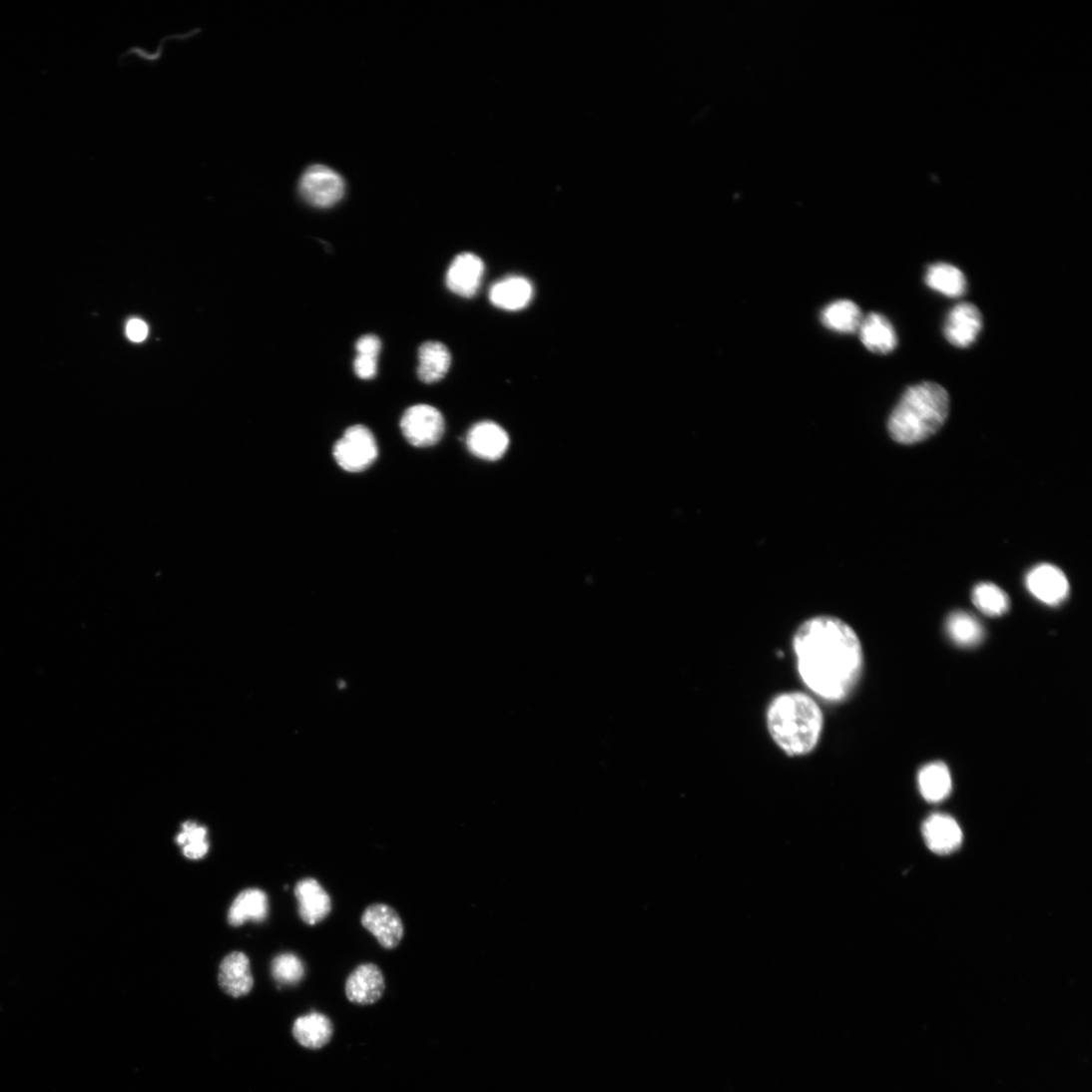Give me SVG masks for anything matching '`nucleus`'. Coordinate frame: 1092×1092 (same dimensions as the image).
I'll list each match as a JSON object with an SVG mask.
<instances>
[{"label":"nucleus","instance_id":"9","mask_svg":"<svg viewBox=\"0 0 1092 1092\" xmlns=\"http://www.w3.org/2000/svg\"><path fill=\"white\" fill-rule=\"evenodd\" d=\"M298 914L307 925L325 920L332 911V899L327 890L315 878H303L294 887Z\"/></svg>","mask_w":1092,"mask_h":1092},{"label":"nucleus","instance_id":"16","mask_svg":"<svg viewBox=\"0 0 1092 1092\" xmlns=\"http://www.w3.org/2000/svg\"><path fill=\"white\" fill-rule=\"evenodd\" d=\"M333 1034L332 1021L320 1012H310L298 1018L292 1026V1036L295 1041L310 1050H319L327 1046Z\"/></svg>","mask_w":1092,"mask_h":1092},{"label":"nucleus","instance_id":"7","mask_svg":"<svg viewBox=\"0 0 1092 1092\" xmlns=\"http://www.w3.org/2000/svg\"><path fill=\"white\" fill-rule=\"evenodd\" d=\"M401 430L407 441L417 447L433 446L444 434L442 414L429 405L409 408L401 419Z\"/></svg>","mask_w":1092,"mask_h":1092},{"label":"nucleus","instance_id":"8","mask_svg":"<svg viewBox=\"0 0 1092 1092\" xmlns=\"http://www.w3.org/2000/svg\"><path fill=\"white\" fill-rule=\"evenodd\" d=\"M1029 592L1049 606H1057L1069 595V582L1057 567L1042 564L1033 568L1026 577Z\"/></svg>","mask_w":1092,"mask_h":1092},{"label":"nucleus","instance_id":"10","mask_svg":"<svg viewBox=\"0 0 1092 1092\" xmlns=\"http://www.w3.org/2000/svg\"><path fill=\"white\" fill-rule=\"evenodd\" d=\"M982 325L979 308L973 303L961 302L950 310L944 333L952 345L967 348L978 338Z\"/></svg>","mask_w":1092,"mask_h":1092},{"label":"nucleus","instance_id":"27","mask_svg":"<svg viewBox=\"0 0 1092 1092\" xmlns=\"http://www.w3.org/2000/svg\"><path fill=\"white\" fill-rule=\"evenodd\" d=\"M381 342L375 335H364L356 342L354 371L361 379H371L377 373V359Z\"/></svg>","mask_w":1092,"mask_h":1092},{"label":"nucleus","instance_id":"25","mask_svg":"<svg viewBox=\"0 0 1092 1092\" xmlns=\"http://www.w3.org/2000/svg\"><path fill=\"white\" fill-rule=\"evenodd\" d=\"M972 601L987 616H1001L1010 608L1008 595L992 583L978 584L972 592Z\"/></svg>","mask_w":1092,"mask_h":1092},{"label":"nucleus","instance_id":"22","mask_svg":"<svg viewBox=\"0 0 1092 1092\" xmlns=\"http://www.w3.org/2000/svg\"><path fill=\"white\" fill-rule=\"evenodd\" d=\"M928 287L949 297H960L966 292L967 280L964 273L949 264L930 266L924 276Z\"/></svg>","mask_w":1092,"mask_h":1092},{"label":"nucleus","instance_id":"19","mask_svg":"<svg viewBox=\"0 0 1092 1092\" xmlns=\"http://www.w3.org/2000/svg\"><path fill=\"white\" fill-rule=\"evenodd\" d=\"M918 789L928 803H941L952 792V778L948 767L941 762L922 767L917 776Z\"/></svg>","mask_w":1092,"mask_h":1092},{"label":"nucleus","instance_id":"17","mask_svg":"<svg viewBox=\"0 0 1092 1092\" xmlns=\"http://www.w3.org/2000/svg\"><path fill=\"white\" fill-rule=\"evenodd\" d=\"M489 297L491 302L505 310H519L526 307L533 297L531 282L518 275L507 276L492 285Z\"/></svg>","mask_w":1092,"mask_h":1092},{"label":"nucleus","instance_id":"23","mask_svg":"<svg viewBox=\"0 0 1092 1092\" xmlns=\"http://www.w3.org/2000/svg\"><path fill=\"white\" fill-rule=\"evenodd\" d=\"M419 378L426 383L437 382L449 370L451 355L447 347L436 341H429L419 349Z\"/></svg>","mask_w":1092,"mask_h":1092},{"label":"nucleus","instance_id":"4","mask_svg":"<svg viewBox=\"0 0 1092 1092\" xmlns=\"http://www.w3.org/2000/svg\"><path fill=\"white\" fill-rule=\"evenodd\" d=\"M297 195L306 205L330 209L346 195V182L336 171L323 165L306 168L297 182Z\"/></svg>","mask_w":1092,"mask_h":1092},{"label":"nucleus","instance_id":"21","mask_svg":"<svg viewBox=\"0 0 1092 1092\" xmlns=\"http://www.w3.org/2000/svg\"><path fill=\"white\" fill-rule=\"evenodd\" d=\"M822 324L829 330L838 333H854L859 330L863 316L861 309L854 302L840 299L831 302L821 311Z\"/></svg>","mask_w":1092,"mask_h":1092},{"label":"nucleus","instance_id":"20","mask_svg":"<svg viewBox=\"0 0 1092 1092\" xmlns=\"http://www.w3.org/2000/svg\"><path fill=\"white\" fill-rule=\"evenodd\" d=\"M269 914V898L261 889H247L232 903L228 911V921L233 926H241L249 920L262 922Z\"/></svg>","mask_w":1092,"mask_h":1092},{"label":"nucleus","instance_id":"24","mask_svg":"<svg viewBox=\"0 0 1092 1092\" xmlns=\"http://www.w3.org/2000/svg\"><path fill=\"white\" fill-rule=\"evenodd\" d=\"M946 630L949 638L962 648L978 646L985 634L980 621L965 611L953 612L947 619Z\"/></svg>","mask_w":1092,"mask_h":1092},{"label":"nucleus","instance_id":"2","mask_svg":"<svg viewBox=\"0 0 1092 1092\" xmlns=\"http://www.w3.org/2000/svg\"><path fill=\"white\" fill-rule=\"evenodd\" d=\"M949 410V394L939 383L924 381L909 386L889 418V434L901 444L924 441L942 428Z\"/></svg>","mask_w":1092,"mask_h":1092},{"label":"nucleus","instance_id":"11","mask_svg":"<svg viewBox=\"0 0 1092 1092\" xmlns=\"http://www.w3.org/2000/svg\"><path fill=\"white\" fill-rule=\"evenodd\" d=\"M384 990L383 973L374 963L358 965L345 982L347 999L357 1005L374 1004L382 997Z\"/></svg>","mask_w":1092,"mask_h":1092},{"label":"nucleus","instance_id":"18","mask_svg":"<svg viewBox=\"0 0 1092 1092\" xmlns=\"http://www.w3.org/2000/svg\"><path fill=\"white\" fill-rule=\"evenodd\" d=\"M860 338L865 347L877 354L892 352L898 343L896 331L886 317L871 313L863 317L859 327Z\"/></svg>","mask_w":1092,"mask_h":1092},{"label":"nucleus","instance_id":"28","mask_svg":"<svg viewBox=\"0 0 1092 1092\" xmlns=\"http://www.w3.org/2000/svg\"><path fill=\"white\" fill-rule=\"evenodd\" d=\"M272 973L276 982L281 985H295L304 976V966L301 960L292 953H283L276 956L272 964Z\"/></svg>","mask_w":1092,"mask_h":1092},{"label":"nucleus","instance_id":"1","mask_svg":"<svg viewBox=\"0 0 1092 1092\" xmlns=\"http://www.w3.org/2000/svg\"><path fill=\"white\" fill-rule=\"evenodd\" d=\"M795 652L804 683L826 701L844 700L861 677L860 640L838 618L819 616L805 622L795 637Z\"/></svg>","mask_w":1092,"mask_h":1092},{"label":"nucleus","instance_id":"6","mask_svg":"<svg viewBox=\"0 0 1092 1092\" xmlns=\"http://www.w3.org/2000/svg\"><path fill=\"white\" fill-rule=\"evenodd\" d=\"M360 922L385 950L396 949L404 939L403 919L391 905L385 903L368 905L361 915Z\"/></svg>","mask_w":1092,"mask_h":1092},{"label":"nucleus","instance_id":"14","mask_svg":"<svg viewBox=\"0 0 1092 1092\" xmlns=\"http://www.w3.org/2000/svg\"><path fill=\"white\" fill-rule=\"evenodd\" d=\"M219 983L232 997L249 994L255 983L249 957L242 952L227 955L220 965Z\"/></svg>","mask_w":1092,"mask_h":1092},{"label":"nucleus","instance_id":"29","mask_svg":"<svg viewBox=\"0 0 1092 1092\" xmlns=\"http://www.w3.org/2000/svg\"><path fill=\"white\" fill-rule=\"evenodd\" d=\"M149 333L147 324L141 319H131L126 327L127 337L136 343L143 342Z\"/></svg>","mask_w":1092,"mask_h":1092},{"label":"nucleus","instance_id":"26","mask_svg":"<svg viewBox=\"0 0 1092 1092\" xmlns=\"http://www.w3.org/2000/svg\"><path fill=\"white\" fill-rule=\"evenodd\" d=\"M176 840L184 854L192 860L202 859L210 848L207 828L195 821L183 823Z\"/></svg>","mask_w":1092,"mask_h":1092},{"label":"nucleus","instance_id":"3","mask_svg":"<svg viewBox=\"0 0 1092 1092\" xmlns=\"http://www.w3.org/2000/svg\"><path fill=\"white\" fill-rule=\"evenodd\" d=\"M769 732L789 756L812 753L820 738L823 717L817 702L802 692L778 695L767 714Z\"/></svg>","mask_w":1092,"mask_h":1092},{"label":"nucleus","instance_id":"5","mask_svg":"<svg viewBox=\"0 0 1092 1092\" xmlns=\"http://www.w3.org/2000/svg\"><path fill=\"white\" fill-rule=\"evenodd\" d=\"M378 454L371 431L362 425L349 427L335 443L333 455L341 469L360 473L368 469Z\"/></svg>","mask_w":1092,"mask_h":1092},{"label":"nucleus","instance_id":"15","mask_svg":"<svg viewBox=\"0 0 1092 1092\" xmlns=\"http://www.w3.org/2000/svg\"><path fill=\"white\" fill-rule=\"evenodd\" d=\"M466 444L470 451L487 460H496L503 456L509 446L506 431L498 424L485 421L476 424L467 434Z\"/></svg>","mask_w":1092,"mask_h":1092},{"label":"nucleus","instance_id":"12","mask_svg":"<svg viewBox=\"0 0 1092 1092\" xmlns=\"http://www.w3.org/2000/svg\"><path fill=\"white\" fill-rule=\"evenodd\" d=\"M485 273L483 261L473 254L454 259L446 273V285L455 294L473 297L478 292Z\"/></svg>","mask_w":1092,"mask_h":1092},{"label":"nucleus","instance_id":"13","mask_svg":"<svg viewBox=\"0 0 1092 1092\" xmlns=\"http://www.w3.org/2000/svg\"><path fill=\"white\" fill-rule=\"evenodd\" d=\"M922 834L930 850L939 854H948L962 843L963 833L957 821L947 816H930L922 825Z\"/></svg>","mask_w":1092,"mask_h":1092}]
</instances>
